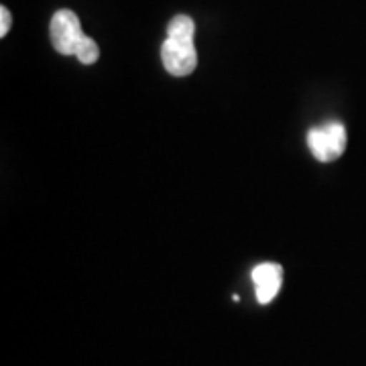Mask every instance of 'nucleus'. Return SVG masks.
Returning a JSON list of instances; mask_svg holds the SVG:
<instances>
[{"label": "nucleus", "mask_w": 366, "mask_h": 366, "mask_svg": "<svg viewBox=\"0 0 366 366\" xmlns=\"http://www.w3.org/2000/svg\"><path fill=\"white\" fill-rule=\"evenodd\" d=\"M196 23L187 14H177L167 25V39L161 45V61L175 78H185L197 67V51L194 45Z\"/></svg>", "instance_id": "nucleus-1"}, {"label": "nucleus", "mask_w": 366, "mask_h": 366, "mask_svg": "<svg viewBox=\"0 0 366 366\" xmlns=\"http://www.w3.org/2000/svg\"><path fill=\"white\" fill-rule=\"evenodd\" d=\"M51 43L61 55H76L79 64L92 66L98 61L100 49L96 41L81 31L79 16L69 9H61L51 19Z\"/></svg>", "instance_id": "nucleus-2"}, {"label": "nucleus", "mask_w": 366, "mask_h": 366, "mask_svg": "<svg viewBox=\"0 0 366 366\" xmlns=\"http://www.w3.org/2000/svg\"><path fill=\"white\" fill-rule=\"evenodd\" d=\"M348 134L342 122H327L324 127H315L307 132V147L317 161L332 163L342 157L346 151Z\"/></svg>", "instance_id": "nucleus-3"}, {"label": "nucleus", "mask_w": 366, "mask_h": 366, "mask_svg": "<svg viewBox=\"0 0 366 366\" xmlns=\"http://www.w3.org/2000/svg\"><path fill=\"white\" fill-rule=\"evenodd\" d=\"M252 283L257 291V301L261 305H267L277 297L283 285V267L277 262H262L252 269Z\"/></svg>", "instance_id": "nucleus-4"}, {"label": "nucleus", "mask_w": 366, "mask_h": 366, "mask_svg": "<svg viewBox=\"0 0 366 366\" xmlns=\"http://www.w3.org/2000/svg\"><path fill=\"white\" fill-rule=\"evenodd\" d=\"M13 25V16L9 13L6 6H0V37H6Z\"/></svg>", "instance_id": "nucleus-5"}]
</instances>
